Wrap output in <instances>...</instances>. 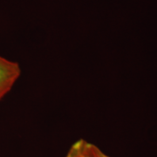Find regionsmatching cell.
I'll list each match as a JSON object with an SVG mask.
<instances>
[{"mask_svg": "<svg viewBox=\"0 0 157 157\" xmlns=\"http://www.w3.org/2000/svg\"><path fill=\"white\" fill-rule=\"evenodd\" d=\"M65 157H95V145L79 139L70 147Z\"/></svg>", "mask_w": 157, "mask_h": 157, "instance_id": "obj_2", "label": "cell"}, {"mask_svg": "<svg viewBox=\"0 0 157 157\" xmlns=\"http://www.w3.org/2000/svg\"><path fill=\"white\" fill-rule=\"evenodd\" d=\"M95 157H111L106 154L105 152H103L100 147L95 146Z\"/></svg>", "mask_w": 157, "mask_h": 157, "instance_id": "obj_3", "label": "cell"}, {"mask_svg": "<svg viewBox=\"0 0 157 157\" xmlns=\"http://www.w3.org/2000/svg\"><path fill=\"white\" fill-rule=\"evenodd\" d=\"M22 73L17 62L0 55V101L10 93Z\"/></svg>", "mask_w": 157, "mask_h": 157, "instance_id": "obj_1", "label": "cell"}]
</instances>
